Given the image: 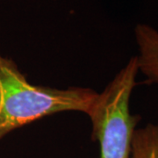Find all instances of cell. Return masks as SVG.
I'll return each instance as SVG.
<instances>
[{"label": "cell", "mask_w": 158, "mask_h": 158, "mask_svg": "<svg viewBox=\"0 0 158 158\" xmlns=\"http://www.w3.org/2000/svg\"><path fill=\"white\" fill-rule=\"evenodd\" d=\"M98 93L89 88L56 89L30 84L0 52V140L13 130L66 111L90 113Z\"/></svg>", "instance_id": "1"}, {"label": "cell", "mask_w": 158, "mask_h": 158, "mask_svg": "<svg viewBox=\"0 0 158 158\" xmlns=\"http://www.w3.org/2000/svg\"><path fill=\"white\" fill-rule=\"evenodd\" d=\"M138 72L137 57H132L98 93L87 114L92 125V140L99 143L100 158H130L134 133L141 119L130 112Z\"/></svg>", "instance_id": "2"}, {"label": "cell", "mask_w": 158, "mask_h": 158, "mask_svg": "<svg viewBox=\"0 0 158 158\" xmlns=\"http://www.w3.org/2000/svg\"><path fill=\"white\" fill-rule=\"evenodd\" d=\"M135 36L139 48V71L146 77L147 84H158V31L147 24H138Z\"/></svg>", "instance_id": "3"}, {"label": "cell", "mask_w": 158, "mask_h": 158, "mask_svg": "<svg viewBox=\"0 0 158 158\" xmlns=\"http://www.w3.org/2000/svg\"><path fill=\"white\" fill-rule=\"evenodd\" d=\"M131 158H158V124L146 125L134 133Z\"/></svg>", "instance_id": "4"}]
</instances>
